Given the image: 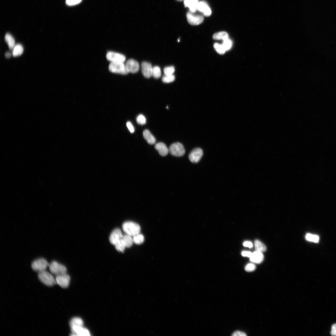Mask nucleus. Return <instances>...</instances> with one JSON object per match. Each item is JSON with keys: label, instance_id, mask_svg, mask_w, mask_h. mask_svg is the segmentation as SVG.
I'll list each match as a JSON object with an SVG mask.
<instances>
[{"label": "nucleus", "instance_id": "f257e3e1", "mask_svg": "<svg viewBox=\"0 0 336 336\" xmlns=\"http://www.w3.org/2000/svg\"><path fill=\"white\" fill-rule=\"evenodd\" d=\"M123 229L126 234L132 237L140 233L141 230L138 224L131 221L125 222L123 225Z\"/></svg>", "mask_w": 336, "mask_h": 336}, {"label": "nucleus", "instance_id": "f03ea898", "mask_svg": "<svg viewBox=\"0 0 336 336\" xmlns=\"http://www.w3.org/2000/svg\"><path fill=\"white\" fill-rule=\"evenodd\" d=\"M109 69L112 73L123 75L129 73L124 62H111L109 65Z\"/></svg>", "mask_w": 336, "mask_h": 336}, {"label": "nucleus", "instance_id": "7ed1b4c3", "mask_svg": "<svg viewBox=\"0 0 336 336\" xmlns=\"http://www.w3.org/2000/svg\"><path fill=\"white\" fill-rule=\"evenodd\" d=\"M38 277L39 280L47 286H52L56 284V279L52 274L46 271L39 272Z\"/></svg>", "mask_w": 336, "mask_h": 336}, {"label": "nucleus", "instance_id": "20e7f679", "mask_svg": "<svg viewBox=\"0 0 336 336\" xmlns=\"http://www.w3.org/2000/svg\"><path fill=\"white\" fill-rule=\"evenodd\" d=\"M51 272L56 276L67 273V269L65 266L56 261L52 262L49 265Z\"/></svg>", "mask_w": 336, "mask_h": 336}, {"label": "nucleus", "instance_id": "39448f33", "mask_svg": "<svg viewBox=\"0 0 336 336\" xmlns=\"http://www.w3.org/2000/svg\"><path fill=\"white\" fill-rule=\"evenodd\" d=\"M169 151L171 155L176 157L182 156L185 153L183 146L179 142L172 144L169 147Z\"/></svg>", "mask_w": 336, "mask_h": 336}, {"label": "nucleus", "instance_id": "423d86ee", "mask_svg": "<svg viewBox=\"0 0 336 336\" xmlns=\"http://www.w3.org/2000/svg\"><path fill=\"white\" fill-rule=\"evenodd\" d=\"M49 264L47 261L43 258L34 261L32 264V268L35 271L39 272L46 270Z\"/></svg>", "mask_w": 336, "mask_h": 336}, {"label": "nucleus", "instance_id": "0eeeda50", "mask_svg": "<svg viewBox=\"0 0 336 336\" xmlns=\"http://www.w3.org/2000/svg\"><path fill=\"white\" fill-rule=\"evenodd\" d=\"M107 59L111 62H124L125 61V56L121 54L113 52H108L106 55Z\"/></svg>", "mask_w": 336, "mask_h": 336}, {"label": "nucleus", "instance_id": "6e6552de", "mask_svg": "<svg viewBox=\"0 0 336 336\" xmlns=\"http://www.w3.org/2000/svg\"><path fill=\"white\" fill-rule=\"evenodd\" d=\"M194 13L190 11L187 13L186 17L188 22L192 25H198L202 23L204 20V17Z\"/></svg>", "mask_w": 336, "mask_h": 336}, {"label": "nucleus", "instance_id": "1a4fd4ad", "mask_svg": "<svg viewBox=\"0 0 336 336\" xmlns=\"http://www.w3.org/2000/svg\"><path fill=\"white\" fill-rule=\"evenodd\" d=\"M203 155V150L200 148H196L193 150L190 153L189 158L192 163H198L201 159Z\"/></svg>", "mask_w": 336, "mask_h": 336}, {"label": "nucleus", "instance_id": "9d476101", "mask_svg": "<svg viewBox=\"0 0 336 336\" xmlns=\"http://www.w3.org/2000/svg\"><path fill=\"white\" fill-rule=\"evenodd\" d=\"M56 282L60 286L65 288L69 285L70 277L66 273L56 276Z\"/></svg>", "mask_w": 336, "mask_h": 336}, {"label": "nucleus", "instance_id": "9b49d317", "mask_svg": "<svg viewBox=\"0 0 336 336\" xmlns=\"http://www.w3.org/2000/svg\"><path fill=\"white\" fill-rule=\"evenodd\" d=\"M197 11L202 13L206 17L210 16L212 13L211 9L207 3L204 1L198 2L197 6Z\"/></svg>", "mask_w": 336, "mask_h": 336}, {"label": "nucleus", "instance_id": "f8f14e48", "mask_svg": "<svg viewBox=\"0 0 336 336\" xmlns=\"http://www.w3.org/2000/svg\"><path fill=\"white\" fill-rule=\"evenodd\" d=\"M71 336H89L90 333L88 329L83 326H77L71 328Z\"/></svg>", "mask_w": 336, "mask_h": 336}, {"label": "nucleus", "instance_id": "ddd939ff", "mask_svg": "<svg viewBox=\"0 0 336 336\" xmlns=\"http://www.w3.org/2000/svg\"><path fill=\"white\" fill-rule=\"evenodd\" d=\"M123 235L121 231L119 229L114 230L111 233L109 238L110 242L113 245H115L123 238Z\"/></svg>", "mask_w": 336, "mask_h": 336}, {"label": "nucleus", "instance_id": "4468645a", "mask_svg": "<svg viewBox=\"0 0 336 336\" xmlns=\"http://www.w3.org/2000/svg\"><path fill=\"white\" fill-rule=\"evenodd\" d=\"M127 69L129 73H135L138 72L140 66L136 60L131 59L129 60L126 64Z\"/></svg>", "mask_w": 336, "mask_h": 336}, {"label": "nucleus", "instance_id": "2eb2a0df", "mask_svg": "<svg viewBox=\"0 0 336 336\" xmlns=\"http://www.w3.org/2000/svg\"><path fill=\"white\" fill-rule=\"evenodd\" d=\"M153 68L151 64L147 62H143L141 64L142 73L144 76L149 78L152 76Z\"/></svg>", "mask_w": 336, "mask_h": 336}, {"label": "nucleus", "instance_id": "dca6fc26", "mask_svg": "<svg viewBox=\"0 0 336 336\" xmlns=\"http://www.w3.org/2000/svg\"><path fill=\"white\" fill-rule=\"evenodd\" d=\"M184 1L185 7L189 9L190 12L195 13L197 11L198 0H184Z\"/></svg>", "mask_w": 336, "mask_h": 336}, {"label": "nucleus", "instance_id": "f3484780", "mask_svg": "<svg viewBox=\"0 0 336 336\" xmlns=\"http://www.w3.org/2000/svg\"><path fill=\"white\" fill-rule=\"evenodd\" d=\"M155 149L162 156H165L168 155L169 151L166 145L163 143L160 142L155 146Z\"/></svg>", "mask_w": 336, "mask_h": 336}, {"label": "nucleus", "instance_id": "a211bd4d", "mask_svg": "<svg viewBox=\"0 0 336 336\" xmlns=\"http://www.w3.org/2000/svg\"><path fill=\"white\" fill-rule=\"evenodd\" d=\"M264 258V255L262 252L256 251L253 253L250 259L251 262L257 264H260L262 262Z\"/></svg>", "mask_w": 336, "mask_h": 336}, {"label": "nucleus", "instance_id": "6ab92c4d", "mask_svg": "<svg viewBox=\"0 0 336 336\" xmlns=\"http://www.w3.org/2000/svg\"><path fill=\"white\" fill-rule=\"evenodd\" d=\"M143 135L145 139L149 144L153 145L155 143L156 139L148 130H146L144 131Z\"/></svg>", "mask_w": 336, "mask_h": 336}, {"label": "nucleus", "instance_id": "aec40b11", "mask_svg": "<svg viewBox=\"0 0 336 336\" xmlns=\"http://www.w3.org/2000/svg\"><path fill=\"white\" fill-rule=\"evenodd\" d=\"M5 40L10 49L13 50L15 46V41L12 36L9 34H6Z\"/></svg>", "mask_w": 336, "mask_h": 336}, {"label": "nucleus", "instance_id": "412c9836", "mask_svg": "<svg viewBox=\"0 0 336 336\" xmlns=\"http://www.w3.org/2000/svg\"><path fill=\"white\" fill-rule=\"evenodd\" d=\"M213 38L214 40L223 41L229 38V36L226 32H221L214 34Z\"/></svg>", "mask_w": 336, "mask_h": 336}, {"label": "nucleus", "instance_id": "4be33fe9", "mask_svg": "<svg viewBox=\"0 0 336 336\" xmlns=\"http://www.w3.org/2000/svg\"><path fill=\"white\" fill-rule=\"evenodd\" d=\"M83 322L80 318L75 317L72 319L70 322V328L80 326H83Z\"/></svg>", "mask_w": 336, "mask_h": 336}, {"label": "nucleus", "instance_id": "5701e85b", "mask_svg": "<svg viewBox=\"0 0 336 336\" xmlns=\"http://www.w3.org/2000/svg\"><path fill=\"white\" fill-rule=\"evenodd\" d=\"M122 239L126 248H129L131 247L134 243L132 237L127 234L123 235Z\"/></svg>", "mask_w": 336, "mask_h": 336}, {"label": "nucleus", "instance_id": "b1692460", "mask_svg": "<svg viewBox=\"0 0 336 336\" xmlns=\"http://www.w3.org/2000/svg\"><path fill=\"white\" fill-rule=\"evenodd\" d=\"M23 47L20 44H17L13 49L12 54L15 57L19 56L23 54Z\"/></svg>", "mask_w": 336, "mask_h": 336}, {"label": "nucleus", "instance_id": "393cba45", "mask_svg": "<svg viewBox=\"0 0 336 336\" xmlns=\"http://www.w3.org/2000/svg\"><path fill=\"white\" fill-rule=\"evenodd\" d=\"M255 246L256 251L261 252H265L267 250L266 246L260 241L256 240L255 241Z\"/></svg>", "mask_w": 336, "mask_h": 336}, {"label": "nucleus", "instance_id": "a878e982", "mask_svg": "<svg viewBox=\"0 0 336 336\" xmlns=\"http://www.w3.org/2000/svg\"><path fill=\"white\" fill-rule=\"evenodd\" d=\"M232 41L229 38L222 41V44L225 49L226 51L230 50L233 46Z\"/></svg>", "mask_w": 336, "mask_h": 336}, {"label": "nucleus", "instance_id": "bb28decb", "mask_svg": "<svg viewBox=\"0 0 336 336\" xmlns=\"http://www.w3.org/2000/svg\"><path fill=\"white\" fill-rule=\"evenodd\" d=\"M133 238L134 243L138 245L143 243L145 240L144 236L140 233L133 236Z\"/></svg>", "mask_w": 336, "mask_h": 336}, {"label": "nucleus", "instance_id": "cd10ccee", "mask_svg": "<svg viewBox=\"0 0 336 336\" xmlns=\"http://www.w3.org/2000/svg\"><path fill=\"white\" fill-rule=\"evenodd\" d=\"M214 48L217 52L220 55L225 54L226 52L222 44L216 43L214 44Z\"/></svg>", "mask_w": 336, "mask_h": 336}, {"label": "nucleus", "instance_id": "c85d7f7f", "mask_svg": "<svg viewBox=\"0 0 336 336\" xmlns=\"http://www.w3.org/2000/svg\"><path fill=\"white\" fill-rule=\"evenodd\" d=\"M114 245L116 250L118 251L121 252H124L126 248L122 239Z\"/></svg>", "mask_w": 336, "mask_h": 336}, {"label": "nucleus", "instance_id": "c756f323", "mask_svg": "<svg viewBox=\"0 0 336 336\" xmlns=\"http://www.w3.org/2000/svg\"><path fill=\"white\" fill-rule=\"evenodd\" d=\"M306 240L309 241L317 243L319 240V236L317 235L307 234L306 236Z\"/></svg>", "mask_w": 336, "mask_h": 336}, {"label": "nucleus", "instance_id": "7c9ffc66", "mask_svg": "<svg viewBox=\"0 0 336 336\" xmlns=\"http://www.w3.org/2000/svg\"><path fill=\"white\" fill-rule=\"evenodd\" d=\"M161 76V71L160 67L155 66L153 68L152 76L156 78H159Z\"/></svg>", "mask_w": 336, "mask_h": 336}, {"label": "nucleus", "instance_id": "2f4dec72", "mask_svg": "<svg viewBox=\"0 0 336 336\" xmlns=\"http://www.w3.org/2000/svg\"><path fill=\"white\" fill-rule=\"evenodd\" d=\"M162 81L164 83H169L173 82L175 80V76L172 75H165L162 78Z\"/></svg>", "mask_w": 336, "mask_h": 336}, {"label": "nucleus", "instance_id": "473e14b6", "mask_svg": "<svg viewBox=\"0 0 336 336\" xmlns=\"http://www.w3.org/2000/svg\"><path fill=\"white\" fill-rule=\"evenodd\" d=\"M175 71V68L173 66L167 67L164 69V73L167 75H173Z\"/></svg>", "mask_w": 336, "mask_h": 336}, {"label": "nucleus", "instance_id": "72a5a7b5", "mask_svg": "<svg viewBox=\"0 0 336 336\" xmlns=\"http://www.w3.org/2000/svg\"><path fill=\"white\" fill-rule=\"evenodd\" d=\"M137 121L139 124L143 125L146 123V120L144 115L142 114H140L137 117Z\"/></svg>", "mask_w": 336, "mask_h": 336}, {"label": "nucleus", "instance_id": "f704fd0d", "mask_svg": "<svg viewBox=\"0 0 336 336\" xmlns=\"http://www.w3.org/2000/svg\"><path fill=\"white\" fill-rule=\"evenodd\" d=\"M82 0H66V5L69 6H73L78 5L80 3Z\"/></svg>", "mask_w": 336, "mask_h": 336}, {"label": "nucleus", "instance_id": "c9c22d12", "mask_svg": "<svg viewBox=\"0 0 336 336\" xmlns=\"http://www.w3.org/2000/svg\"><path fill=\"white\" fill-rule=\"evenodd\" d=\"M256 266L253 263H250L248 264L245 267V269L247 272H252L255 270Z\"/></svg>", "mask_w": 336, "mask_h": 336}, {"label": "nucleus", "instance_id": "e433bc0d", "mask_svg": "<svg viewBox=\"0 0 336 336\" xmlns=\"http://www.w3.org/2000/svg\"><path fill=\"white\" fill-rule=\"evenodd\" d=\"M127 127L128 129L130 131V132L132 133H133L135 132L134 128L130 122H128L127 124Z\"/></svg>", "mask_w": 336, "mask_h": 336}, {"label": "nucleus", "instance_id": "4c0bfd02", "mask_svg": "<svg viewBox=\"0 0 336 336\" xmlns=\"http://www.w3.org/2000/svg\"><path fill=\"white\" fill-rule=\"evenodd\" d=\"M233 336H246V334L243 332L237 331L234 332L232 335Z\"/></svg>", "mask_w": 336, "mask_h": 336}, {"label": "nucleus", "instance_id": "58836bf2", "mask_svg": "<svg viewBox=\"0 0 336 336\" xmlns=\"http://www.w3.org/2000/svg\"><path fill=\"white\" fill-rule=\"evenodd\" d=\"M330 334L332 336H336V324L332 325Z\"/></svg>", "mask_w": 336, "mask_h": 336}, {"label": "nucleus", "instance_id": "ea45409f", "mask_svg": "<svg viewBox=\"0 0 336 336\" xmlns=\"http://www.w3.org/2000/svg\"><path fill=\"white\" fill-rule=\"evenodd\" d=\"M252 254L251 252L244 251L242 252V254L244 257H247L250 258L252 256Z\"/></svg>", "mask_w": 336, "mask_h": 336}, {"label": "nucleus", "instance_id": "a19ab883", "mask_svg": "<svg viewBox=\"0 0 336 336\" xmlns=\"http://www.w3.org/2000/svg\"><path fill=\"white\" fill-rule=\"evenodd\" d=\"M244 246L245 247H249L250 248L253 247V244L252 242L249 241H246L243 244Z\"/></svg>", "mask_w": 336, "mask_h": 336}, {"label": "nucleus", "instance_id": "79ce46f5", "mask_svg": "<svg viewBox=\"0 0 336 336\" xmlns=\"http://www.w3.org/2000/svg\"><path fill=\"white\" fill-rule=\"evenodd\" d=\"M11 53L9 52H7L5 54L6 57L8 58H11Z\"/></svg>", "mask_w": 336, "mask_h": 336}, {"label": "nucleus", "instance_id": "37998d69", "mask_svg": "<svg viewBox=\"0 0 336 336\" xmlns=\"http://www.w3.org/2000/svg\"><path fill=\"white\" fill-rule=\"evenodd\" d=\"M177 1L179 2H181L182 1H184V0H177Z\"/></svg>", "mask_w": 336, "mask_h": 336}]
</instances>
